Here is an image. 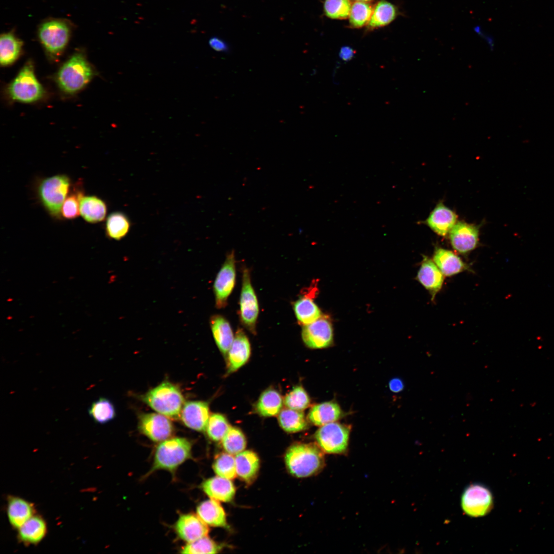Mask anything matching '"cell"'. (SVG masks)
Wrapping results in <instances>:
<instances>
[{
    "label": "cell",
    "mask_w": 554,
    "mask_h": 554,
    "mask_svg": "<svg viewBox=\"0 0 554 554\" xmlns=\"http://www.w3.org/2000/svg\"><path fill=\"white\" fill-rule=\"evenodd\" d=\"M323 451L312 443H295L290 446L285 454L288 471L297 478H306L320 472L324 466Z\"/></svg>",
    "instance_id": "cell-1"
},
{
    "label": "cell",
    "mask_w": 554,
    "mask_h": 554,
    "mask_svg": "<svg viewBox=\"0 0 554 554\" xmlns=\"http://www.w3.org/2000/svg\"><path fill=\"white\" fill-rule=\"evenodd\" d=\"M192 457V444L186 438H170L156 447L152 466L145 475L147 477L155 471L164 470L174 474L176 469Z\"/></svg>",
    "instance_id": "cell-2"
},
{
    "label": "cell",
    "mask_w": 554,
    "mask_h": 554,
    "mask_svg": "<svg viewBox=\"0 0 554 554\" xmlns=\"http://www.w3.org/2000/svg\"><path fill=\"white\" fill-rule=\"evenodd\" d=\"M93 69L81 52L74 53L60 68L56 77L60 89L72 94L82 90L94 75Z\"/></svg>",
    "instance_id": "cell-3"
},
{
    "label": "cell",
    "mask_w": 554,
    "mask_h": 554,
    "mask_svg": "<svg viewBox=\"0 0 554 554\" xmlns=\"http://www.w3.org/2000/svg\"><path fill=\"white\" fill-rule=\"evenodd\" d=\"M141 399L158 413L174 420L180 418L185 404L180 388L168 381L150 389L141 396Z\"/></svg>",
    "instance_id": "cell-4"
},
{
    "label": "cell",
    "mask_w": 554,
    "mask_h": 554,
    "mask_svg": "<svg viewBox=\"0 0 554 554\" xmlns=\"http://www.w3.org/2000/svg\"><path fill=\"white\" fill-rule=\"evenodd\" d=\"M72 31L70 21L63 18L46 19L39 25L38 39L46 53L51 57L60 55L69 41Z\"/></svg>",
    "instance_id": "cell-5"
},
{
    "label": "cell",
    "mask_w": 554,
    "mask_h": 554,
    "mask_svg": "<svg viewBox=\"0 0 554 554\" xmlns=\"http://www.w3.org/2000/svg\"><path fill=\"white\" fill-rule=\"evenodd\" d=\"M71 186L69 177L57 174L42 180L37 188L38 197L45 208L53 217H61L63 204Z\"/></svg>",
    "instance_id": "cell-6"
},
{
    "label": "cell",
    "mask_w": 554,
    "mask_h": 554,
    "mask_svg": "<svg viewBox=\"0 0 554 554\" xmlns=\"http://www.w3.org/2000/svg\"><path fill=\"white\" fill-rule=\"evenodd\" d=\"M8 92L12 100L25 103L35 102L43 96L44 89L35 75L31 62L25 64L9 84Z\"/></svg>",
    "instance_id": "cell-7"
},
{
    "label": "cell",
    "mask_w": 554,
    "mask_h": 554,
    "mask_svg": "<svg viewBox=\"0 0 554 554\" xmlns=\"http://www.w3.org/2000/svg\"><path fill=\"white\" fill-rule=\"evenodd\" d=\"M350 431L349 426L334 422L321 426L314 437L323 452L342 454L347 449Z\"/></svg>",
    "instance_id": "cell-8"
},
{
    "label": "cell",
    "mask_w": 554,
    "mask_h": 554,
    "mask_svg": "<svg viewBox=\"0 0 554 554\" xmlns=\"http://www.w3.org/2000/svg\"><path fill=\"white\" fill-rule=\"evenodd\" d=\"M493 497L490 490L484 485L472 484L464 490L461 496L462 508L467 515L471 517L485 516L492 508Z\"/></svg>",
    "instance_id": "cell-9"
},
{
    "label": "cell",
    "mask_w": 554,
    "mask_h": 554,
    "mask_svg": "<svg viewBox=\"0 0 554 554\" xmlns=\"http://www.w3.org/2000/svg\"><path fill=\"white\" fill-rule=\"evenodd\" d=\"M239 304L241 323L250 332L255 334L259 312V303L251 284L250 271L245 267L243 270L242 285Z\"/></svg>",
    "instance_id": "cell-10"
},
{
    "label": "cell",
    "mask_w": 554,
    "mask_h": 554,
    "mask_svg": "<svg viewBox=\"0 0 554 554\" xmlns=\"http://www.w3.org/2000/svg\"><path fill=\"white\" fill-rule=\"evenodd\" d=\"M234 250L228 252L222 267L217 274L213 285L215 306L217 309L225 308L228 298L235 283L236 265Z\"/></svg>",
    "instance_id": "cell-11"
},
{
    "label": "cell",
    "mask_w": 554,
    "mask_h": 554,
    "mask_svg": "<svg viewBox=\"0 0 554 554\" xmlns=\"http://www.w3.org/2000/svg\"><path fill=\"white\" fill-rule=\"evenodd\" d=\"M301 336L305 345L311 349H322L330 346L333 342L331 319L322 315L313 323L303 326Z\"/></svg>",
    "instance_id": "cell-12"
},
{
    "label": "cell",
    "mask_w": 554,
    "mask_h": 554,
    "mask_svg": "<svg viewBox=\"0 0 554 554\" xmlns=\"http://www.w3.org/2000/svg\"><path fill=\"white\" fill-rule=\"evenodd\" d=\"M138 429L141 433L155 442H161L171 438L174 431L171 421L167 417L159 413L140 415Z\"/></svg>",
    "instance_id": "cell-13"
},
{
    "label": "cell",
    "mask_w": 554,
    "mask_h": 554,
    "mask_svg": "<svg viewBox=\"0 0 554 554\" xmlns=\"http://www.w3.org/2000/svg\"><path fill=\"white\" fill-rule=\"evenodd\" d=\"M316 283L304 289L302 295L292 304V307L297 321L300 325L305 326L319 319L322 313L319 306L314 302L318 292Z\"/></svg>",
    "instance_id": "cell-14"
},
{
    "label": "cell",
    "mask_w": 554,
    "mask_h": 554,
    "mask_svg": "<svg viewBox=\"0 0 554 554\" xmlns=\"http://www.w3.org/2000/svg\"><path fill=\"white\" fill-rule=\"evenodd\" d=\"M449 239L453 248L462 254L474 249L479 241V227L460 222L449 231Z\"/></svg>",
    "instance_id": "cell-15"
},
{
    "label": "cell",
    "mask_w": 554,
    "mask_h": 554,
    "mask_svg": "<svg viewBox=\"0 0 554 554\" xmlns=\"http://www.w3.org/2000/svg\"><path fill=\"white\" fill-rule=\"evenodd\" d=\"M174 529L177 536L187 543L208 536L209 528L197 515L181 514L175 522Z\"/></svg>",
    "instance_id": "cell-16"
},
{
    "label": "cell",
    "mask_w": 554,
    "mask_h": 554,
    "mask_svg": "<svg viewBox=\"0 0 554 554\" xmlns=\"http://www.w3.org/2000/svg\"><path fill=\"white\" fill-rule=\"evenodd\" d=\"M209 405L207 402L191 401L186 402L181 413V419L187 427L197 431L206 430L209 418Z\"/></svg>",
    "instance_id": "cell-17"
},
{
    "label": "cell",
    "mask_w": 554,
    "mask_h": 554,
    "mask_svg": "<svg viewBox=\"0 0 554 554\" xmlns=\"http://www.w3.org/2000/svg\"><path fill=\"white\" fill-rule=\"evenodd\" d=\"M444 275L433 260L423 256L416 279L429 292L432 300L442 287Z\"/></svg>",
    "instance_id": "cell-18"
},
{
    "label": "cell",
    "mask_w": 554,
    "mask_h": 554,
    "mask_svg": "<svg viewBox=\"0 0 554 554\" xmlns=\"http://www.w3.org/2000/svg\"><path fill=\"white\" fill-rule=\"evenodd\" d=\"M250 353L249 339L244 331L239 328L227 353V373H232L244 365L248 360Z\"/></svg>",
    "instance_id": "cell-19"
},
{
    "label": "cell",
    "mask_w": 554,
    "mask_h": 554,
    "mask_svg": "<svg viewBox=\"0 0 554 554\" xmlns=\"http://www.w3.org/2000/svg\"><path fill=\"white\" fill-rule=\"evenodd\" d=\"M201 488L210 499L222 502L232 501L236 491L231 480L218 476L205 480L201 484Z\"/></svg>",
    "instance_id": "cell-20"
},
{
    "label": "cell",
    "mask_w": 554,
    "mask_h": 554,
    "mask_svg": "<svg viewBox=\"0 0 554 554\" xmlns=\"http://www.w3.org/2000/svg\"><path fill=\"white\" fill-rule=\"evenodd\" d=\"M456 213L442 203H439L426 220L427 225L437 234L445 236L456 224Z\"/></svg>",
    "instance_id": "cell-21"
},
{
    "label": "cell",
    "mask_w": 554,
    "mask_h": 554,
    "mask_svg": "<svg viewBox=\"0 0 554 554\" xmlns=\"http://www.w3.org/2000/svg\"><path fill=\"white\" fill-rule=\"evenodd\" d=\"M210 326L218 348L227 354L234 338L229 322L223 315L214 314L210 318Z\"/></svg>",
    "instance_id": "cell-22"
},
{
    "label": "cell",
    "mask_w": 554,
    "mask_h": 554,
    "mask_svg": "<svg viewBox=\"0 0 554 554\" xmlns=\"http://www.w3.org/2000/svg\"><path fill=\"white\" fill-rule=\"evenodd\" d=\"M433 261L445 276H450L465 270H470L468 265L459 256L444 248L436 249Z\"/></svg>",
    "instance_id": "cell-23"
},
{
    "label": "cell",
    "mask_w": 554,
    "mask_h": 554,
    "mask_svg": "<svg viewBox=\"0 0 554 554\" xmlns=\"http://www.w3.org/2000/svg\"><path fill=\"white\" fill-rule=\"evenodd\" d=\"M196 515L208 526L225 527V512L219 501L210 499L200 503L196 507Z\"/></svg>",
    "instance_id": "cell-24"
},
{
    "label": "cell",
    "mask_w": 554,
    "mask_h": 554,
    "mask_svg": "<svg viewBox=\"0 0 554 554\" xmlns=\"http://www.w3.org/2000/svg\"><path fill=\"white\" fill-rule=\"evenodd\" d=\"M34 508L30 502L16 497H10L8 500L7 515L13 527L18 529L34 516Z\"/></svg>",
    "instance_id": "cell-25"
},
{
    "label": "cell",
    "mask_w": 554,
    "mask_h": 554,
    "mask_svg": "<svg viewBox=\"0 0 554 554\" xmlns=\"http://www.w3.org/2000/svg\"><path fill=\"white\" fill-rule=\"evenodd\" d=\"M343 412L340 405L333 401L315 404L308 414V420L314 425L322 426L335 422L341 418Z\"/></svg>",
    "instance_id": "cell-26"
},
{
    "label": "cell",
    "mask_w": 554,
    "mask_h": 554,
    "mask_svg": "<svg viewBox=\"0 0 554 554\" xmlns=\"http://www.w3.org/2000/svg\"><path fill=\"white\" fill-rule=\"evenodd\" d=\"M237 476L247 483H251L260 468V459L251 450H244L235 456Z\"/></svg>",
    "instance_id": "cell-27"
},
{
    "label": "cell",
    "mask_w": 554,
    "mask_h": 554,
    "mask_svg": "<svg viewBox=\"0 0 554 554\" xmlns=\"http://www.w3.org/2000/svg\"><path fill=\"white\" fill-rule=\"evenodd\" d=\"M80 210L86 221L96 223L105 218L107 207L105 203L96 196H83L80 200Z\"/></svg>",
    "instance_id": "cell-28"
},
{
    "label": "cell",
    "mask_w": 554,
    "mask_h": 554,
    "mask_svg": "<svg viewBox=\"0 0 554 554\" xmlns=\"http://www.w3.org/2000/svg\"><path fill=\"white\" fill-rule=\"evenodd\" d=\"M47 526L41 517L33 516L18 528L20 541L28 544H36L46 535Z\"/></svg>",
    "instance_id": "cell-29"
},
{
    "label": "cell",
    "mask_w": 554,
    "mask_h": 554,
    "mask_svg": "<svg viewBox=\"0 0 554 554\" xmlns=\"http://www.w3.org/2000/svg\"><path fill=\"white\" fill-rule=\"evenodd\" d=\"M23 42L12 32L3 33L0 37V62L3 66L13 64L19 56Z\"/></svg>",
    "instance_id": "cell-30"
},
{
    "label": "cell",
    "mask_w": 554,
    "mask_h": 554,
    "mask_svg": "<svg viewBox=\"0 0 554 554\" xmlns=\"http://www.w3.org/2000/svg\"><path fill=\"white\" fill-rule=\"evenodd\" d=\"M283 402L282 396L277 390L268 389L260 396L255 405V410L263 417L275 416L281 411Z\"/></svg>",
    "instance_id": "cell-31"
},
{
    "label": "cell",
    "mask_w": 554,
    "mask_h": 554,
    "mask_svg": "<svg viewBox=\"0 0 554 554\" xmlns=\"http://www.w3.org/2000/svg\"><path fill=\"white\" fill-rule=\"evenodd\" d=\"M398 14V9L394 5L386 0H381L373 8L368 28L374 29L385 26L394 21Z\"/></svg>",
    "instance_id": "cell-32"
},
{
    "label": "cell",
    "mask_w": 554,
    "mask_h": 554,
    "mask_svg": "<svg viewBox=\"0 0 554 554\" xmlns=\"http://www.w3.org/2000/svg\"><path fill=\"white\" fill-rule=\"evenodd\" d=\"M280 426L287 432L293 433L305 429L307 423L302 411L290 408L282 410L278 416Z\"/></svg>",
    "instance_id": "cell-33"
},
{
    "label": "cell",
    "mask_w": 554,
    "mask_h": 554,
    "mask_svg": "<svg viewBox=\"0 0 554 554\" xmlns=\"http://www.w3.org/2000/svg\"><path fill=\"white\" fill-rule=\"evenodd\" d=\"M130 226L129 221L124 214L119 212L112 213L107 219V235L111 239L120 240L128 233Z\"/></svg>",
    "instance_id": "cell-34"
},
{
    "label": "cell",
    "mask_w": 554,
    "mask_h": 554,
    "mask_svg": "<svg viewBox=\"0 0 554 554\" xmlns=\"http://www.w3.org/2000/svg\"><path fill=\"white\" fill-rule=\"evenodd\" d=\"M88 412L94 422L100 424L106 423L115 416L114 405L109 400L103 398L93 402Z\"/></svg>",
    "instance_id": "cell-35"
},
{
    "label": "cell",
    "mask_w": 554,
    "mask_h": 554,
    "mask_svg": "<svg viewBox=\"0 0 554 554\" xmlns=\"http://www.w3.org/2000/svg\"><path fill=\"white\" fill-rule=\"evenodd\" d=\"M373 8L368 2L355 1L351 5L349 16L350 26L353 28H360L368 25Z\"/></svg>",
    "instance_id": "cell-36"
},
{
    "label": "cell",
    "mask_w": 554,
    "mask_h": 554,
    "mask_svg": "<svg viewBox=\"0 0 554 554\" xmlns=\"http://www.w3.org/2000/svg\"><path fill=\"white\" fill-rule=\"evenodd\" d=\"M222 440L224 449L232 455H236L244 451L246 446L244 433L235 427H230Z\"/></svg>",
    "instance_id": "cell-37"
},
{
    "label": "cell",
    "mask_w": 554,
    "mask_h": 554,
    "mask_svg": "<svg viewBox=\"0 0 554 554\" xmlns=\"http://www.w3.org/2000/svg\"><path fill=\"white\" fill-rule=\"evenodd\" d=\"M233 456L226 452L216 456L212 468L217 476L231 480L237 476L235 457Z\"/></svg>",
    "instance_id": "cell-38"
},
{
    "label": "cell",
    "mask_w": 554,
    "mask_h": 554,
    "mask_svg": "<svg viewBox=\"0 0 554 554\" xmlns=\"http://www.w3.org/2000/svg\"><path fill=\"white\" fill-rule=\"evenodd\" d=\"M229 427L226 418L215 413L210 416L205 431L210 439L217 442L223 439Z\"/></svg>",
    "instance_id": "cell-39"
},
{
    "label": "cell",
    "mask_w": 554,
    "mask_h": 554,
    "mask_svg": "<svg viewBox=\"0 0 554 554\" xmlns=\"http://www.w3.org/2000/svg\"><path fill=\"white\" fill-rule=\"evenodd\" d=\"M220 549V545L206 536L187 543L182 547L180 552L186 554L216 553Z\"/></svg>",
    "instance_id": "cell-40"
},
{
    "label": "cell",
    "mask_w": 554,
    "mask_h": 554,
    "mask_svg": "<svg viewBox=\"0 0 554 554\" xmlns=\"http://www.w3.org/2000/svg\"><path fill=\"white\" fill-rule=\"evenodd\" d=\"M284 402L285 406L292 409L302 411L310 405L308 394L302 386H296L285 396Z\"/></svg>",
    "instance_id": "cell-41"
},
{
    "label": "cell",
    "mask_w": 554,
    "mask_h": 554,
    "mask_svg": "<svg viewBox=\"0 0 554 554\" xmlns=\"http://www.w3.org/2000/svg\"><path fill=\"white\" fill-rule=\"evenodd\" d=\"M351 5L350 0H325L324 13L332 19H346L349 17Z\"/></svg>",
    "instance_id": "cell-42"
},
{
    "label": "cell",
    "mask_w": 554,
    "mask_h": 554,
    "mask_svg": "<svg viewBox=\"0 0 554 554\" xmlns=\"http://www.w3.org/2000/svg\"><path fill=\"white\" fill-rule=\"evenodd\" d=\"M84 196L81 190H73L66 198L62 209L61 215L67 219H73L80 214V200Z\"/></svg>",
    "instance_id": "cell-43"
},
{
    "label": "cell",
    "mask_w": 554,
    "mask_h": 554,
    "mask_svg": "<svg viewBox=\"0 0 554 554\" xmlns=\"http://www.w3.org/2000/svg\"><path fill=\"white\" fill-rule=\"evenodd\" d=\"M355 51L350 46H345L342 47L339 52L340 58L344 62L350 61L355 54Z\"/></svg>",
    "instance_id": "cell-44"
},
{
    "label": "cell",
    "mask_w": 554,
    "mask_h": 554,
    "mask_svg": "<svg viewBox=\"0 0 554 554\" xmlns=\"http://www.w3.org/2000/svg\"><path fill=\"white\" fill-rule=\"evenodd\" d=\"M210 46L216 51H226L228 47L226 43L219 39L214 37L210 39L209 41Z\"/></svg>",
    "instance_id": "cell-45"
},
{
    "label": "cell",
    "mask_w": 554,
    "mask_h": 554,
    "mask_svg": "<svg viewBox=\"0 0 554 554\" xmlns=\"http://www.w3.org/2000/svg\"><path fill=\"white\" fill-rule=\"evenodd\" d=\"M389 387L391 391L397 393L403 390L404 385L402 380L396 378L390 380Z\"/></svg>",
    "instance_id": "cell-46"
},
{
    "label": "cell",
    "mask_w": 554,
    "mask_h": 554,
    "mask_svg": "<svg viewBox=\"0 0 554 554\" xmlns=\"http://www.w3.org/2000/svg\"><path fill=\"white\" fill-rule=\"evenodd\" d=\"M354 1H359V2H369L371 1V0H354Z\"/></svg>",
    "instance_id": "cell-47"
}]
</instances>
